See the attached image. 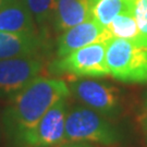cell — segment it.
I'll use <instances>...</instances> for the list:
<instances>
[{"mask_svg": "<svg viewBox=\"0 0 147 147\" xmlns=\"http://www.w3.org/2000/svg\"><path fill=\"white\" fill-rule=\"evenodd\" d=\"M42 45L38 34H19L0 31V60L37 56Z\"/></svg>", "mask_w": 147, "mask_h": 147, "instance_id": "30bf717a", "label": "cell"}, {"mask_svg": "<svg viewBox=\"0 0 147 147\" xmlns=\"http://www.w3.org/2000/svg\"><path fill=\"white\" fill-rule=\"evenodd\" d=\"M112 38L107 27L100 25L94 19L80 23L61 34L58 39V57H64L68 53L80 48L99 42H108Z\"/></svg>", "mask_w": 147, "mask_h": 147, "instance_id": "ba28073f", "label": "cell"}, {"mask_svg": "<svg viewBox=\"0 0 147 147\" xmlns=\"http://www.w3.org/2000/svg\"><path fill=\"white\" fill-rule=\"evenodd\" d=\"M69 85L60 79L37 76L11 98L3 113L8 135L20 144L22 138L57 101L69 98Z\"/></svg>", "mask_w": 147, "mask_h": 147, "instance_id": "6da1fadb", "label": "cell"}, {"mask_svg": "<svg viewBox=\"0 0 147 147\" xmlns=\"http://www.w3.org/2000/svg\"><path fill=\"white\" fill-rule=\"evenodd\" d=\"M107 42H99L80 48L60 57L50 65L53 72L69 73L81 78H100L109 75L106 62Z\"/></svg>", "mask_w": 147, "mask_h": 147, "instance_id": "277c9868", "label": "cell"}, {"mask_svg": "<svg viewBox=\"0 0 147 147\" xmlns=\"http://www.w3.org/2000/svg\"><path fill=\"white\" fill-rule=\"evenodd\" d=\"M68 98L57 101L22 138L26 147H53L64 143Z\"/></svg>", "mask_w": 147, "mask_h": 147, "instance_id": "5b68a950", "label": "cell"}, {"mask_svg": "<svg viewBox=\"0 0 147 147\" xmlns=\"http://www.w3.org/2000/svg\"><path fill=\"white\" fill-rule=\"evenodd\" d=\"M89 19H92L89 0H56L53 20L58 31H67Z\"/></svg>", "mask_w": 147, "mask_h": 147, "instance_id": "8fae6325", "label": "cell"}, {"mask_svg": "<svg viewBox=\"0 0 147 147\" xmlns=\"http://www.w3.org/2000/svg\"><path fill=\"white\" fill-rule=\"evenodd\" d=\"M111 37L123 38L134 42H146L140 33L135 18L132 10H127L117 16L107 26Z\"/></svg>", "mask_w": 147, "mask_h": 147, "instance_id": "4fadbf2b", "label": "cell"}, {"mask_svg": "<svg viewBox=\"0 0 147 147\" xmlns=\"http://www.w3.org/2000/svg\"><path fill=\"white\" fill-rule=\"evenodd\" d=\"M10 1H12V0H0V9H1L2 7H5L7 3H9Z\"/></svg>", "mask_w": 147, "mask_h": 147, "instance_id": "ac0fdd59", "label": "cell"}, {"mask_svg": "<svg viewBox=\"0 0 147 147\" xmlns=\"http://www.w3.org/2000/svg\"><path fill=\"white\" fill-rule=\"evenodd\" d=\"M0 31L37 34V25L23 0H12L0 9Z\"/></svg>", "mask_w": 147, "mask_h": 147, "instance_id": "9c48e42d", "label": "cell"}, {"mask_svg": "<svg viewBox=\"0 0 147 147\" xmlns=\"http://www.w3.org/2000/svg\"><path fill=\"white\" fill-rule=\"evenodd\" d=\"M132 12L143 38L147 42V0H131Z\"/></svg>", "mask_w": 147, "mask_h": 147, "instance_id": "9a60e30c", "label": "cell"}, {"mask_svg": "<svg viewBox=\"0 0 147 147\" xmlns=\"http://www.w3.org/2000/svg\"><path fill=\"white\" fill-rule=\"evenodd\" d=\"M90 16L100 25L107 27L120 13L132 10L131 0H89Z\"/></svg>", "mask_w": 147, "mask_h": 147, "instance_id": "7c38bea8", "label": "cell"}, {"mask_svg": "<svg viewBox=\"0 0 147 147\" xmlns=\"http://www.w3.org/2000/svg\"><path fill=\"white\" fill-rule=\"evenodd\" d=\"M109 75L125 83H147V42L112 37L107 42Z\"/></svg>", "mask_w": 147, "mask_h": 147, "instance_id": "7a4b0ae2", "label": "cell"}, {"mask_svg": "<svg viewBox=\"0 0 147 147\" xmlns=\"http://www.w3.org/2000/svg\"><path fill=\"white\" fill-rule=\"evenodd\" d=\"M36 25L44 27L53 19L56 0H23Z\"/></svg>", "mask_w": 147, "mask_h": 147, "instance_id": "5bb4252c", "label": "cell"}, {"mask_svg": "<svg viewBox=\"0 0 147 147\" xmlns=\"http://www.w3.org/2000/svg\"><path fill=\"white\" fill-rule=\"evenodd\" d=\"M145 108H146V111H147V94L145 96Z\"/></svg>", "mask_w": 147, "mask_h": 147, "instance_id": "d6986e66", "label": "cell"}, {"mask_svg": "<svg viewBox=\"0 0 147 147\" xmlns=\"http://www.w3.org/2000/svg\"><path fill=\"white\" fill-rule=\"evenodd\" d=\"M42 61L37 56L0 60V97L11 99L42 70Z\"/></svg>", "mask_w": 147, "mask_h": 147, "instance_id": "52a82bcc", "label": "cell"}, {"mask_svg": "<svg viewBox=\"0 0 147 147\" xmlns=\"http://www.w3.org/2000/svg\"><path fill=\"white\" fill-rule=\"evenodd\" d=\"M120 140L119 130L105 116L85 106H75L68 110L64 143L92 142L113 145L120 142Z\"/></svg>", "mask_w": 147, "mask_h": 147, "instance_id": "3957f363", "label": "cell"}, {"mask_svg": "<svg viewBox=\"0 0 147 147\" xmlns=\"http://www.w3.org/2000/svg\"><path fill=\"white\" fill-rule=\"evenodd\" d=\"M142 125H143V129H144V132H145V135H146V140H147V115H145V116L143 117Z\"/></svg>", "mask_w": 147, "mask_h": 147, "instance_id": "e0dca14e", "label": "cell"}, {"mask_svg": "<svg viewBox=\"0 0 147 147\" xmlns=\"http://www.w3.org/2000/svg\"><path fill=\"white\" fill-rule=\"evenodd\" d=\"M69 85L71 94L85 107L105 117L116 116L120 109L119 92L97 80L76 79Z\"/></svg>", "mask_w": 147, "mask_h": 147, "instance_id": "8992f818", "label": "cell"}, {"mask_svg": "<svg viewBox=\"0 0 147 147\" xmlns=\"http://www.w3.org/2000/svg\"><path fill=\"white\" fill-rule=\"evenodd\" d=\"M58 147H92L89 146V145H86V144H83V143H80V142H76V143H69V144H64V145H59Z\"/></svg>", "mask_w": 147, "mask_h": 147, "instance_id": "2e32d148", "label": "cell"}]
</instances>
